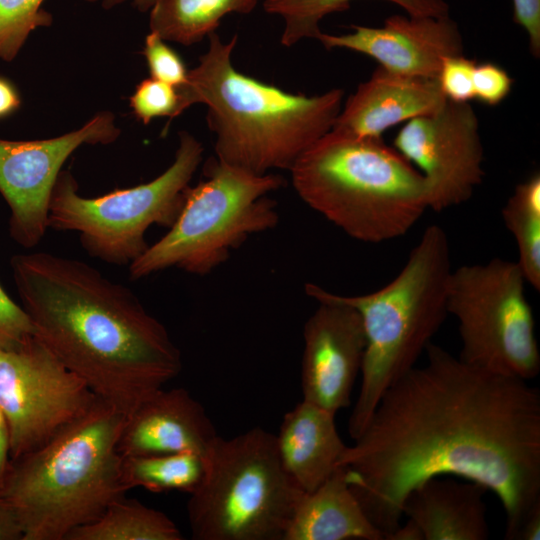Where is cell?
<instances>
[{
	"label": "cell",
	"mask_w": 540,
	"mask_h": 540,
	"mask_svg": "<svg viewBox=\"0 0 540 540\" xmlns=\"http://www.w3.org/2000/svg\"><path fill=\"white\" fill-rule=\"evenodd\" d=\"M427 362L380 398L337 466L385 537L408 494L437 476L483 485L506 513L505 539L540 505V391L463 362L429 343Z\"/></svg>",
	"instance_id": "obj_1"
},
{
	"label": "cell",
	"mask_w": 540,
	"mask_h": 540,
	"mask_svg": "<svg viewBox=\"0 0 540 540\" xmlns=\"http://www.w3.org/2000/svg\"><path fill=\"white\" fill-rule=\"evenodd\" d=\"M142 53L150 77L176 88L186 83L188 70L183 60L156 32L150 31L146 35Z\"/></svg>",
	"instance_id": "obj_28"
},
{
	"label": "cell",
	"mask_w": 540,
	"mask_h": 540,
	"mask_svg": "<svg viewBox=\"0 0 540 540\" xmlns=\"http://www.w3.org/2000/svg\"><path fill=\"white\" fill-rule=\"evenodd\" d=\"M289 172L310 208L365 243L405 235L428 209L422 175L382 138L331 129Z\"/></svg>",
	"instance_id": "obj_5"
},
{
	"label": "cell",
	"mask_w": 540,
	"mask_h": 540,
	"mask_svg": "<svg viewBox=\"0 0 540 540\" xmlns=\"http://www.w3.org/2000/svg\"><path fill=\"white\" fill-rule=\"evenodd\" d=\"M126 417L97 398L45 444L11 460L0 496L15 509L23 540H66L124 497L118 440Z\"/></svg>",
	"instance_id": "obj_4"
},
{
	"label": "cell",
	"mask_w": 540,
	"mask_h": 540,
	"mask_svg": "<svg viewBox=\"0 0 540 540\" xmlns=\"http://www.w3.org/2000/svg\"><path fill=\"white\" fill-rule=\"evenodd\" d=\"M259 0H157L149 11L150 31L185 46L214 33L222 18L248 14Z\"/></svg>",
	"instance_id": "obj_21"
},
{
	"label": "cell",
	"mask_w": 540,
	"mask_h": 540,
	"mask_svg": "<svg viewBox=\"0 0 540 540\" xmlns=\"http://www.w3.org/2000/svg\"><path fill=\"white\" fill-rule=\"evenodd\" d=\"M119 135L115 116L103 111L54 138L0 137V194L10 209L11 239L23 248L38 245L48 229L50 195L66 160L82 145L110 144Z\"/></svg>",
	"instance_id": "obj_12"
},
{
	"label": "cell",
	"mask_w": 540,
	"mask_h": 540,
	"mask_svg": "<svg viewBox=\"0 0 540 540\" xmlns=\"http://www.w3.org/2000/svg\"><path fill=\"white\" fill-rule=\"evenodd\" d=\"M85 1L91 2V3L100 2L101 5L106 9H110L120 4L129 2L140 12H149L151 8L154 6V4L157 2V0H85Z\"/></svg>",
	"instance_id": "obj_38"
},
{
	"label": "cell",
	"mask_w": 540,
	"mask_h": 540,
	"mask_svg": "<svg viewBox=\"0 0 540 540\" xmlns=\"http://www.w3.org/2000/svg\"><path fill=\"white\" fill-rule=\"evenodd\" d=\"M476 62L464 54L445 57L437 75L441 92L448 101L469 103L474 99L473 73Z\"/></svg>",
	"instance_id": "obj_29"
},
{
	"label": "cell",
	"mask_w": 540,
	"mask_h": 540,
	"mask_svg": "<svg viewBox=\"0 0 540 540\" xmlns=\"http://www.w3.org/2000/svg\"><path fill=\"white\" fill-rule=\"evenodd\" d=\"M385 540H424V537L420 528L407 518L406 522L389 533Z\"/></svg>",
	"instance_id": "obj_37"
},
{
	"label": "cell",
	"mask_w": 540,
	"mask_h": 540,
	"mask_svg": "<svg viewBox=\"0 0 540 540\" xmlns=\"http://www.w3.org/2000/svg\"><path fill=\"white\" fill-rule=\"evenodd\" d=\"M10 265L35 336L97 398L128 416L180 373L165 326L125 285L49 252L16 254Z\"/></svg>",
	"instance_id": "obj_2"
},
{
	"label": "cell",
	"mask_w": 540,
	"mask_h": 540,
	"mask_svg": "<svg viewBox=\"0 0 540 540\" xmlns=\"http://www.w3.org/2000/svg\"><path fill=\"white\" fill-rule=\"evenodd\" d=\"M20 105L21 98L15 86L7 79L0 77V118L11 115Z\"/></svg>",
	"instance_id": "obj_34"
},
{
	"label": "cell",
	"mask_w": 540,
	"mask_h": 540,
	"mask_svg": "<svg viewBox=\"0 0 540 540\" xmlns=\"http://www.w3.org/2000/svg\"><path fill=\"white\" fill-rule=\"evenodd\" d=\"M0 540H23V530L13 506L0 496Z\"/></svg>",
	"instance_id": "obj_33"
},
{
	"label": "cell",
	"mask_w": 540,
	"mask_h": 540,
	"mask_svg": "<svg viewBox=\"0 0 540 540\" xmlns=\"http://www.w3.org/2000/svg\"><path fill=\"white\" fill-rule=\"evenodd\" d=\"M513 21L522 27L528 37L529 49L534 57L540 55V0H511Z\"/></svg>",
	"instance_id": "obj_32"
},
{
	"label": "cell",
	"mask_w": 540,
	"mask_h": 540,
	"mask_svg": "<svg viewBox=\"0 0 540 540\" xmlns=\"http://www.w3.org/2000/svg\"><path fill=\"white\" fill-rule=\"evenodd\" d=\"M451 272L448 236L430 225L391 282L363 295L338 294L360 314L366 337L360 391L348 421L353 440L385 391L416 366L442 326Z\"/></svg>",
	"instance_id": "obj_6"
},
{
	"label": "cell",
	"mask_w": 540,
	"mask_h": 540,
	"mask_svg": "<svg viewBox=\"0 0 540 540\" xmlns=\"http://www.w3.org/2000/svg\"><path fill=\"white\" fill-rule=\"evenodd\" d=\"M306 294L318 306L303 329L301 389L304 401L337 413L351 403L366 347L358 311L338 294L307 283Z\"/></svg>",
	"instance_id": "obj_14"
},
{
	"label": "cell",
	"mask_w": 540,
	"mask_h": 540,
	"mask_svg": "<svg viewBox=\"0 0 540 540\" xmlns=\"http://www.w3.org/2000/svg\"><path fill=\"white\" fill-rule=\"evenodd\" d=\"M217 436L204 407L184 388L157 390L127 417L122 457L191 452L202 455Z\"/></svg>",
	"instance_id": "obj_16"
},
{
	"label": "cell",
	"mask_w": 540,
	"mask_h": 540,
	"mask_svg": "<svg viewBox=\"0 0 540 540\" xmlns=\"http://www.w3.org/2000/svg\"><path fill=\"white\" fill-rule=\"evenodd\" d=\"M45 0H0V59L13 61L28 36L53 22L42 5Z\"/></svg>",
	"instance_id": "obj_26"
},
{
	"label": "cell",
	"mask_w": 540,
	"mask_h": 540,
	"mask_svg": "<svg viewBox=\"0 0 540 540\" xmlns=\"http://www.w3.org/2000/svg\"><path fill=\"white\" fill-rule=\"evenodd\" d=\"M203 175L187 188L167 233L128 266L132 280L172 267L209 274L252 235L277 226V204L270 194L283 185L280 175L253 174L217 158L205 163Z\"/></svg>",
	"instance_id": "obj_8"
},
{
	"label": "cell",
	"mask_w": 540,
	"mask_h": 540,
	"mask_svg": "<svg viewBox=\"0 0 540 540\" xmlns=\"http://www.w3.org/2000/svg\"><path fill=\"white\" fill-rule=\"evenodd\" d=\"M446 101L437 79L397 74L379 66L347 99L332 130L382 138L390 127L433 113Z\"/></svg>",
	"instance_id": "obj_17"
},
{
	"label": "cell",
	"mask_w": 540,
	"mask_h": 540,
	"mask_svg": "<svg viewBox=\"0 0 540 540\" xmlns=\"http://www.w3.org/2000/svg\"><path fill=\"white\" fill-rule=\"evenodd\" d=\"M202 156L201 142L181 131L174 161L158 177L98 197L81 196L71 172L61 170L50 195L48 228L78 232L91 257L129 266L148 248L150 226L169 229L176 221Z\"/></svg>",
	"instance_id": "obj_9"
},
{
	"label": "cell",
	"mask_w": 540,
	"mask_h": 540,
	"mask_svg": "<svg viewBox=\"0 0 540 540\" xmlns=\"http://www.w3.org/2000/svg\"><path fill=\"white\" fill-rule=\"evenodd\" d=\"M202 459L187 502L192 539L283 540L304 491L285 472L275 435L260 427L217 435Z\"/></svg>",
	"instance_id": "obj_7"
},
{
	"label": "cell",
	"mask_w": 540,
	"mask_h": 540,
	"mask_svg": "<svg viewBox=\"0 0 540 540\" xmlns=\"http://www.w3.org/2000/svg\"><path fill=\"white\" fill-rule=\"evenodd\" d=\"M11 463L10 434L7 421L0 409V492Z\"/></svg>",
	"instance_id": "obj_35"
},
{
	"label": "cell",
	"mask_w": 540,
	"mask_h": 540,
	"mask_svg": "<svg viewBox=\"0 0 540 540\" xmlns=\"http://www.w3.org/2000/svg\"><path fill=\"white\" fill-rule=\"evenodd\" d=\"M421 170L428 209L441 212L468 201L483 181V146L469 103L446 101L437 111L410 119L393 141Z\"/></svg>",
	"instance_id": "obj_13"
},
{
	"label": "cell",
	"mask_w": 540,
	"mask_h": 540,
	"mask_svg": "<svg viewBox=\"0 0 540 540\" xmlns=\"http://www.w3.org/2000/svg\"><path fill=\"white\" fill-rule=\"evenodd\" d=\"M96 395L36 336L0 349V409L11 460L31 452L82 416Z\"/></svg>",
	"instance_id": "obj_11"
},
{
	"label": "cell",
	"mask_w": 540,
	"mask_h": 540,
	"mask_svg": "<svg viewBox=\"0 0 540 540\" xmlns=\"http://www.w3.org/2000/svg\"><path fill=\"white\" fill-rule=\"evenodd\" d=\"M506 228L513 235L519 265L526 282L540 290V175L519 183L502 209Z\"/></svg>",
	"instance_id": "obj_24"
},
{
	"label": "cell",
	"mask_w": 540,
	"mask_h": 540,
	"mask_svg": "<svg viewBox=\"0 0 540 540\" xmlns=\"http://www.w3.org/2000/svg\"><path fill=\"white\" fill-rule=\"evenodd\" d=\"M513 83L508 72L499 65L492 62L476 63L473 73L474 99L496 106L510 94Z\"/></svg>",
	"instance_id": "obj_31"
},
{
	"label": "cell",
	"mask_w": 540,
	"mask_h": 540,
	"mask_svg": "<svg viewBox=\"0 0 540 540\" xmlns=\"http://www.w3.org/2000/svg\"><path fill=\"white\" fill-rule=\"evenodd\" d=\"M202 474V455L196 453L122 457V481L127 490L141 487L155 493L181 491L190 494Z\"/></svg>",
	"instance_id": "obj_25"
},
{
	"label": "cell",
	"mask_w": 540,
	"mask_h": 540,
	"mask_svg": "<svg viewBox=\"0 0 540 540\" xmlns=\"http://www.w3.org/2000/svg\"><path fill=\"white\" fill-rule=\"evenodd\" d=\"M540 539V505L533 509L521 525L515 540Z\"/></svg>",
	"instance_id": "obj_36"
},
{
	"label": "cell",
	"mask_w": 540,
	"mask_h": 540,
	"mask_svg": "<svg viewBox=\"0 0 540 540\" xmlns=\"http://www.w3.org/2000/svg\"><path fill=\"white\" fill-rule=\"evenodd\" d=\"M353 31L316 38L327 49L367 55L379 66L406 76L436 79L445 57L463 54V39L450 16L392 15L382 26L353 25Z\"/></svg>",
	"instance_id": "obj_15"
},
{
	"label": "cell",
	"mask_w": 540,
	"mask_h": 540,
	"mask_svg": "<svg viewBox=\"0 0 540 540\" xmlns=\"http://www.w3.org/2000/svg\"><path fill=\"white\" fill-rule=\"evenodd\" d=\"M384 540L351 491L345 468L334 472L316 489L303 492L296 503L283 540Z\"/></svg>",
	"instance_id": "obj_20"
},
{
	"label": "cell",
	"mask_w": 540,
	"mask_h": 540,
	"mask_svg": "<svg viewBox=\"0 0 540 540\" xmlns=\"http://www.w3.org/2000/svg\"><path fill=\"white\" fill-rule=\"evenodd\" d=\"M208 37V50L177 88V116L194 104H204L218 160L258 175L289 171L332 129L344 91L335 88L306 96L264 83L234 67L236 35L227 42L215 32Z\"/></svg>",
	"instance_id": "obj_3"
},
{
	"label": "cell",
	"mask_w": 540,
	"mask_h": 540,
	"mask_svg": "<svg viewBox=\"0 0 540 540\" xmlns=\"http://www.w3.org/2000/svg\"><path fill=\"white\" fill-rule=\"evenodd\" d=\"M33 336L35 329L30 317L0 284V349H17Z\"/></svg>",
	"instance_id": "obj_30"
},
{
	"label": "cell",
	"mask_w": 540,
	"mask_h": 540,
	"mask_svg": "<svg viewBox=\"0 0 540 540\" xmlns=\"http://www.w3.org/2000/svg\"><path fill=\"white\" fill-rule=\"evenodd\" d=\"M352 0H264L265 12L283 20L281 44L291 47L304 39H316L324 17L342 12ZM401 7L411 16H449L445 0H383Z\"/></svg>",
	"instance_id": "obj_23"
},
{
	"label": "cell",
	"mask_w": 540,
	"mask_h": 540,
	"mask_svg": "<svg viewBox=\"0 0 540 540\" xmlns=\"http://www.w3.org/2000/svg\"><path fill=\"white\" fill-rule=\"evenodd\" d=\"M487 491L473 481L433 477L408 494L403 516L420 528L424 540H486Z\"/></svg>",
	"instance_id": "obj_18"
},
{
	"label": "cell",
	"mask_w": 540,
	"mask_h": 540,
	"mask_svg": "<svg viewBox=\"0 0 540 540\" xmlns=\"http://www.w3.org/2000/svg\"><path fill=\"white\" fill-rule=\"evenodd\" d=\"M179 94L176 87L154 79L142 80L130 97V106L136 118L149 124L154 118L169 117V123L177 117Z\"/></svg>",
	"instance_id": "obj_27"
},
{
	"label": "cell",
	"mask_w": 540,
	"mask_h": 540,
	"mask_svg": "<svg viewBox=\"0 0 540 540\" xmlns=\"http://www.w3.org/2000/svg\"><path fill=\"white\" fill-rule=\"evenodd\" d=\"M163 512L125 497L110 504L94 521L72 530L66 540H183Z\"/></svg>",
	"instance_id": "obj_22"
},
{
	"label": "cell",
	"mask_w": 540,
	"mask_h": 540,
	"mask_svg": "<svg viewBox=\"0 0 540 540\" xmlns=\"http://www.w3.org/2000/svg\"><path fill=\"white\" fill-rule=\"evenodd\" d=\"M525 278L517 262L494 258L452 270L447 311L459 324V358L474 367L529 381L540 351Z\"/></svg>",
	"instance_id": "obj_10"
},
{
	"label": "cell",
	"mask_w": 540,
	"mask_h": 540,
	"mask_svg": "<svg viewBox=\"0 0 540 540\" xmlns=\"http://www.w3.org/2000/svg\"><path fill=\"white\" fill-rule=\"evenodd\" d=\"M335 416L302 400L284 415L275 435L285 472L304 492L316 489L334 472L347 447L338 433Z\"/></svg>",
	"instance_id": "obj_19"
}]
</instances>
